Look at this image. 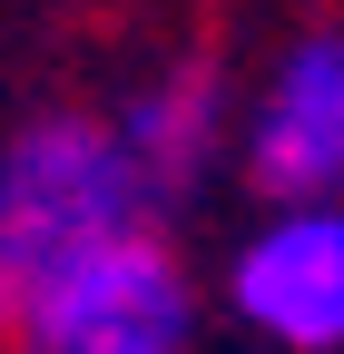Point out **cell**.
Returning <instances> with one entry per match:
<instances>
[{
	"label": "cell",
	"instance_id": "4",
	"mask_svg": "<svg viewBox=\"0 0 344 354\" xmlns=\"http://www.w3.org/2000/svg\"><path fill=\"white\" fill-rule=\"evenodd\" d=\"M246 177L266 197H344V30L285 39L246 118Z\"/></svg>",
	"mask_w": 344,
	"mask_h": 354
},
{
	"label": "cell",
	"instance_id": "2",
	"mask_svg": "<svg viewBox=\"0 0 344 354\" xmlns=\"http://www.w3.org/2000/svg\"><path fill=\"white\" fill-rule=\"evenodd\" d=\"M197 325H207L197 286L157 227L69 246L0 305V335L30 354H178V344H197Z\"/></svg>",
	"mask_w": 344,
	"mask_h": 354
},
{
	"label": "cell",
	"instance_id": "1",
	"mask_svg": "<svg viewBox=\"0 0 344 354\" xmlns=\"http://www.w3.org/2000/svg\"><path fill=\"white\" fill-rule=\"evenodd\" d=\"M167 197L148 187V167L128 158L108 118L50 109L0 148V305H10L39 266H59L69 246L118 236V227H157Z\"/></svg>",
	"mask_w": 344,
	"mask_h": 354
},
{
	"label": "cell",
	"instance_id": "3",
	"mask_svg": "<svg viewBox=\"0 0 344 354\" xmlns=\"http://www.w3.org/2000/svg\"><path fill=\"white\" fill-rule=\"evenodd\" d=\"M227 315L285 354H344V197H276L227 266Z\"/></svg>",
	"mask_w": 344,
	"mask_h": 354
},
{
	"label": "cell",
	"instance_id": "5",
	"mask_svg": "<svg viewBox=\"0 0 344 354\" xmlns=\"http://www.w3.org/2000/svg\"><path fill=\"white\" fill-rule=\"evenodd\" d=\"M108 128L128 138V158L148 167L157 197H187L197 167H207V148H217V79H207V69H178V79L138 88L128 118H108Z\"/></svg>",
	"mask_w": 344,
	"mask_h": 354
}]
</instances>
